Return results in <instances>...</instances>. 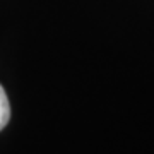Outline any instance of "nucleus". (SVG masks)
I'll return each mask as SVG.
<instances>
[{"mask_svg":"<svg viewBox=\"0 0 154 154\" xmlns=\"http://www.w3.org/2000/svg\"><path fill=\"white\" fill-rule=\"evenodd\" d=\"M9 118H11V105H9V99H7L4 88L0 86V130L5 128V125L9 123Z\"/></svg>","mask_w":154,"mask_h":154,"instance_id":"nucleus-1","label":"nucleus"}]
</instances>
